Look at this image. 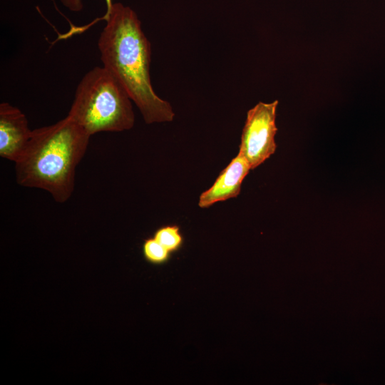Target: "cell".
I'll list each match as a JSON object with an SVG mask.
<instances>
[{"label": "cell", "instance_id": "obj_1", "mask_svg": "<svg viewBox=\"0 0 385 385\" xmlns=\"http://www.w3.org/2000/svg\"><path fill=\"white\" fill-rule=\"evenodd\" d=\"M101 19L106 21L98 41L103 66L125 90L145 123L172 121L175 113L171 105L160 98L152 86L151 45L135 11L113 3Z\"/></svg>", "mask_w": 385, "mask_h": 385}, {"label": "cell", "instance_id": "obj_2", "mask_svg": "<svg viewBox=\"0 0 385 385\" xmlns=\"http://www.w3.org/2000/svg\"><path fill=\"white\" fill-rule=\"evenodd\" d=\"M91 135L67 115L57 123L32 130L31 138L16 162L18 184L49 192L63 203L73 192L76 169Z\"/></svg>", "mask_w": 385, "mask_h": 385}, {"label": "cell", "instance_id": "obj_3", "mask_svg": "<svg viewBox=\"0 0 385 385\" xmlns=\"http://www.w3.org/2000/svg\"><path fill=\"white\" fill-rule=\"evenodd\" d=\"M68 115L91 136L130 130L135 123L131 99L103 66H96L83 76Z\"/></svg>", "mask_w": 385, "mask_h": 385}, {"label": "cell", "instance_id": "obj_4", "mask_svg": "<svg viewBox=\"0 0 385 385\" xmlns=\"http://www.w3.org/2000/svg\"><path fill=\"white\" fill-rule=\"evenodd\" d=\"M278 101L267 103L259 102L248 111L242 129L239 153L255 169L275 152V123Z\"/></svg>", "mask_w": 385, "mask_h": 385}, {"label": "cell", "instance_id": "obj_5", "mask_svg": "<svg viewBox=\"0 0 385 385\" xmlns=\"http://www.w3.org/2000/svg\"><path fill=\"white\" fill-rule=\"evenodd\" d=\"M31 133L25 114L9 103H1L0 156L16 163L23 155Z\"/></svg>", "mask_w": 385, "mask_h": 385}, {"label": "cell", "instance_id": "obj_6", "mask_svg": "<svg viewBox=\"0 0 385 385\" xmlns=\"http://www.w3.org/2000/svg\"><path fill=\"white\" fill-rule=\"evenodd\" d=\"M251 168L246 159L238 153L219 174L213 185L200 195L198 206L207 208L213 204L236 197L241 185Z\"/></svg>", "mask_w": 385, "mask_h": 385}, {"label": "cell", "instance_id": "obj_7", "mask_svg": "<svg viewBox=\"0 0 385 385\" xmlns=\"http://www.w3.org/2000/svg\"><path fill=\"white\" fill-rule=\"evenodd\" d=\"M153 237L170 253L179 250L183 244V236L176 225H167L158 228Z\"/></svg>", "mask_w": 385, "mask_h": 385}, {"label": "cell", "instance_id": "obj_8", "mask_svg": "<svg viewBox=\"0 0 385 385\" xmlns=\"http://www.w3.org/2000/svg\"><path fill=\"white\" fill-rule=\"evenodd\" d=\"M143 254L148 262L154 265L166 262L170 256V252L153 237L144 241Z\"/></svg>", "mask_w": 385, "mask_h": 385}, {"label": "cell", "instance_id": "obj_9", "mask_svg": "<svg viewBox=\"0 0 385 385\" xmlns=\"http://www.w3.org/2000/svg\"><path fill=\"white\" fill-rule=\"evenodd\" d=\"M61 4L68 10L78 12L83 9V5L81 0H60ZM106 4V11L105 14L110 11L113 2L112 0H105Z\"/></svg>", "mask_w": 385, "mask_h": 385}]
</instances>
